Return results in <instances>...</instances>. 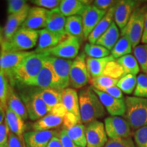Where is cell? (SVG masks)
Returning a JSON list of instances; mask_svg holds the SVG:
<instances>
[{
    "label": "cell",
    "instance_id": "obj_1",
    "mask_svg": "<svg viewBox=\"0 0 147 147\" xmlns=\"http://www.w3.org/2000/svg\"><path fill=\"white\" fill-rule=\"evenodd\" d=\"M47 56L45 53H34L24 59L8 78L10 85L12 87L16 84L30 86L39 74Z\"/></svg>",
    "mask_w": 147,
    "mask_h": 147
},
{
    "label": "cell",
    "instance_id": "obj_2",
    "mask_svg": "<svg viewBox=\"0 0 147 147\" xmlns=\"http://www.w3.org/2000/svg\"><path fill=\"white\" fill-rule=\"evenodd\" d=\"M78 97L82 123L88 125L106 115L105 108L91 86L80 90Z\"/></svg>",
    "mask_w": 147,
    "mask_h": 147
},
{
    "label": "cell",
    "instance_id": "obj_3",
    "mask_svg": "<svg viewBox=\"0 0 147 147\" xmlns=\"http://www.w3.org/2000/svg\"><path fill=\"white\" fill-rule=\"evenodd\" d=\"M126 111L125 119L133 129L147 126V99L127 96L125 99Z\"/></svg>",
    "mask_w": 147,
    "mask_h": 147
},
{
    "label": "cell",
    "instance_id": "obj_4",
    "mask_svg": "<svg viewBox=\"0 0 147 147\" xmlns=\"http://www.w3.org/2000/svg\"><path fill=\"white\" fill-rule=\"evenodd\" d=\"M38 31L20 28L8 41H3L1 51L19 52L29 50L36 47L38 42Z\"/></svg>",
    "mask_w": 147,
    "mask_h": 147
},
{
    "label": "cell",
    "instance_id": "obj_5",
    "mask_svg": "<svg viewBox=\"0 0 147 147\" xmlns=\"http://www.w3.org/2000/svg\"><path fill=\"white\" fill-rule=\"evenodd\" d=\"M147 6L138 7L131 14L127 24L121 30V36H125L129 39L132 47L139 45L144 32Z\"/></svg>",
    "mask_w": 147,
    "mask_h": 147
},
{
    "label": "cell",
    "instance_id": "obj_6",
    "mask_svg": "<svg viewBox=\"0 0 147 147\" xmlns=\"http://www.w3.org/2000/svg\"><path fill=\"white\" fill-rule=\"evenodd\" d=\"M91 76L88 71L85 53H81L72 61L69 72V85L74 89H82L90 82Z\"/></svg>",
    "mask_w": 147,
    "mask_h": 147
},
{
    "label": "cell",
    "instance_id": "obj_7",
    "mask_svg": "<svg viewBox=\"0 0 147 147\" xmlns=\"http://www.w3.org/2000/svg\"><path fill=\"white\" fill-rule=\"evenodd\" d=\"M80 40L76 37L67 36L56 47L45 51L48 56L70 59H75L78 55L80 47Z\"/></svg>",
    "mask_w": 147,
    "mask_h": 147
},
{
    "label": "cell",
    "instance_id": "obj_8",
    "mask_svg": "<svg viewBox=\"0 0 147 147\" xmlns=\"http://www.w3.org/2000/svg\"><path fill=\"white\" fill-rule=\"evenodd\" d=\"M104 127L110 139L127 138L131 136V127L122 117L113 116L107 117L104 119Z\"/></svg>",
    "mask_w": 147,
    "mask_h": 147
},
{
    "label": "cell",
    "instance_id": "obj_9",
    "mask_svg": "<svg viewBox=\"0 0 147 147\" xmlns=\"http://www.w3.org/2000/svg\"><path fill=\"white\" fill-rule=\"evenodd\" d=\"M47 59L50 61L54 69L57 79L59 89L63 91L67 89L69 85V72L72 61L48 55Z\"/></svg>",
    "mask_w": 147,
    "mask_h": 147
},
{
    "label": "cell",
    "instance_id": "obj_10",
    "mask_svg": "<svg viewBox=\"0 0 147 147\" xmlns=\"http://www.w3.org/2000/svg\"><path fill=\"white\" fill-rule=\"evenodd\" d=\"M27 51H0V69L4 71L8 79L10 78L14 69L21 63L24 59L34 53Z\"/></svg>",
    "mask_w": 147,
    "mask_h": 147
},
{
    "label": "cell",
    "instance_id": "obj_11",
    "mask_svg": "<svg viewBox=\"0 0 147 147\" xmlns=\"http://www.w3.org/2000/svg\"><path fill=\"white\" fill-rule=\"evenodd\" d=\"M87 147H104L108 142L104 123L95 121L86 126Z\"/></svg>",
    "mask_w": 147,
    "mask_h": 147
},
{
    "label": "cell",
    "instance_id": "obj_12",
    "mask_svg": "<svg viewBox=\"0 0 147 147\" xmlns=\"http://www.w3.org/2000/svg\"><path fill=\"white\" fill-rule=\"evenodd\" d=\"M29 118L32 121H38L49 113V110L43 100L37 92L23 97Z\"/></svg>",
    "mask_w": 147,
    "mask_h": 147
},
{
    "label": "cell",
    "instance_id": "obj_13",
    "mask_svg": "<svg viewBox=\"0 0 147 147\" xmlns=\"http://www.w3.org/2000/svg\"><path fill=\"white\" fill-rule=\"evenodd\" d=\"M141 1L135 0H122L119 1L116 5L114 19L115 23L121 30L127 24L131 14L136 9L140 7Z\"/></svg>",
    "mask_w": 147,
    "mask_h": 147
},
{
    "label": "cell",
    "instance_id": "obj_14",
    "mask_svg": "<svg viewBox=\"0 0 147 147\" xmlns=\"http://www.w3.org/2000/svg\"><path fill=\"white\" fill-rule=\"evenodd\" d=\"M39 87L40 89H59L56 74L49 60L46 57L45 61L39 74L30 84V87Z\"/></svg>",
    "mask_w": 147,
    "mask_h": 147
},
{
    "label": "cell",
    "instance_id": "obj_15",
    "mask_svg": "<svg viewBox=\"0 0 147 147\" xmlns=\"http://www.w3.org/2000/svg\"><path fill=\"white\" fill-rule=\"evenodd\" d=\"M107 11L98 9L93 5H88L81 14L83 25L84 39H87Z\"/></svg>",
    "mask_w": 147,
    "mask_h": 147
},
{
    "label": "cell",
    "instance_id": "obj_16",
    "mask_svg": "<svg viewBox=\"0 0 147 147\" xmlns=\"http://www.w3.org/2000/svg\"><path fill=\"white\" fill-rule=\"evenodd\" d=\"M58 130L30 131L23 135L26 147H47L53 137L59 136Z\"/></svg>",
    "mask_w": 147,
    "mask_h": 147
},
{
    "label": "cell",
    "instance_id": "obj_17",
    "mask_svg": "<svg viewBox=\"0 0 147 147\" xmlns=\"http://www.w3.org/2000/svg\"><path fill=\"white\" fill-rule=\"evenodd\" d=\"M93 91L98 96L101 102L107 112L113 117L124 116L126 111L124 99H117L106 94L104 92L98 91L93 87Z\"/></svg>",
    "mask_w": 147,
    "mask_h": 147
},
{
    "label": "cell",
    "instance_id": "obj_18",
    "mask_svg": "<svg viewBox=\"0 0 147 147\" xmlns=\"http://www.w3.org/2000/svg\"><path fill=\"white\" fill-rule=\"evenodd\" d=\"M38 47L34 51L35 53H44L49 49L56 47L68 36L67 35L56 34L46 29L38 30Z\"/></svg>",
    "mask_w": 147,
    "mask_h": 147
},
{
    "label": "cell",
    "instance_id": "obj_19",
    "mask_svg": "<svg viewBox=\"0 0 147 147\" xmlns=\"http://www.w3.org/2000/svg\"><path fill=\"white\" fill-rule=\"evenodd\" d=\"M48 13L49 10L45 8L40 7L31 8L21 28L37 31V29L45 27Z\"/></svg>",
    "mask_w": 147,
    "mask_h": 147
},
{
    "label": "cell",
    "instance_id": "obj_20",
    "mask_svg": "<svg viewBox=\"0 0 147 147\" xmlns=\"http://www.w3.org/2000/svg\"><path fill=\"white\" fill-rule=\"evenodd\" d=\"M30 8L29 7L17 14H9L3 30V41H8L10 40L14 34L20 29V27H21L26 19Z\"/></svg>",
    "mask_w": 147,
    "mask_h": 147
},
{
    "label": "cell",
    "instance_id": "obj_21",
    "mask_svg": "<svg viewBox=\"0 0 147 147\" xmlns=\"http://www.w3.org/2000/svg\"><path fill=\"white\" fill-rule=\"evenodd\" d=\"M66 18L59 8L49 10L45 28L56 34L67 35L65 32Z\"/></svg>",
    "mask_w": 147,
    "mask_h": 147
},
{
    "label": "cell",
    "instance_id": "obj_22",
    "mask_svg": "<svg viewBox=\"0 0 147 147\" xmlns=\"http://www.w3.org/2000/svg\"><path fill=\"white\" fill-rule=\"evenodd\" d=\"M61 102L67 110V113L74 115L79 120L81 121L79 106V97L74 89L67 88L62 91Z\"/></svg>",
    "mask_w": 147,
    "mask_h": 147
},
{
    "label": "cell",
    "instance_id": "obj_23",
    "mask_svg": "<svg viewBox=\"0 0 147 147\" xmlns=\"http://www.w3.org/2000/svg\"><path fill=\"white\" fill-rule=\"evenodd\" d=\"M117 4H115L114 6L112 7L111 8H110L109 10L107 11L106 14L104 15V17L101 19V21L99 22L98 24L97 25V26L95 27V29L93 30V32L91 33V34H90L89 37H88L87 39L89 40L90 44L96 43L97 40L100 38V36H102L108 28H109L110 25H111V24L113 23L114 15H115V11Z\"/></svg>",
    "mask_w": 147,
    "mask_h": 147
},
{
    "label": "cell",
    "instance_id": "obj_24",
    "mask_svg": "<svg viewBox=\"0 0 147 147\" xmlns=\"http://www.w3.org/2000/svg\"><path fill=\"white\" fill-rule=\"evenodd\" d=\"M5 113V123L10 129V131L15 134L21 139H23V135L26 129L25 121L9 108H6Z\"/></svg>",
    "mask_w": 147,
    "mask_h": 147
},
{
    "label": "cell",
    "instance_id": "obj_25",
    "mask_svg": "<svg viewBox=\"0 0 147 147\" xmlns=\"http://www.w3.org/2000/svg\"><path fill=\"white\" fill-rule=\"evenodd\" d=\"M91 1L81 0H62L61 1L59 9L65 17L76 15L80 16L85 7L91 4Z\"/></svg>",
    "mask_w": 147,
    "mask_h": 147
},
{
    "label": "cell",
    "instance_id": "obj_26",
    "mask_svg": "<svg viewBox=\"0 0 147 147\" xmlns=\"http://www.w3.org/2000/svg\"><path fill=\"white\" fill-rule=\"evenodd\" d=\"M119 29L115 22H113L109 28L97 40L95 44L102 46L110 51L119 40Z\"/></svg>",
    "mask_w": 147,
    "mask_h": 147
},
{
    "label": "cell",
    "instance_id": "obj_27",
    "mask_svg": "<svg viewBox=\"0 0 147 147\" xmlns=\"http://www.w3.org/2000/svg\"><path fill=\"white\" fill-rule=\"evenodd\" d=\"M7 106L16 115L21 117L24 121L28 118V114L25 104L22 102L17 93L14 91L13 87L10 86L7 100Z\"/></svg>",
    "mask_w": 147,
    "mask_h": 147
},
{
    "label": "cell",
    "instance_id": "obj_28",
    "mask_svg": "<svg viewBox=\"0 0 147 147\" xmlns=\"http://www.w3.org/2000/svg\"><path fill=\"white\" fill-rule=\"evenodd\" d=\"M113 60H115V59L112 55L100 59L87 57L86 59V63L90 76L93 78L102 76L107 63Z\"/></svg>",
    "mask_w": 147,
    "mask_h": 147
},
{
    "label": "cell",
    "instance_id": "obj_29",
    "mask_svg": "<svg viewBox=\"0 0 147 147\" xmlns=\"http://www.w3.org/2000/svg\"><path fill=\"white\" fill-rule=\"evenodd\" d=\"M63 118L49 113L32 124L34 131H47L57 128L63 124Z\"/></svg>",
    "mask_w": 147,
    "mask_h": 147
},
{
    "label": "cell",
    "instance_id": "obj_30",
    "mask_svg": "<svg viewBox=\"0 0 147 147\" xmlns=\"http://www.w3.org/2000/svg\"><path fill=\"white\" fill-rule=\"evenodd\" d=\"M65 32L68 36L76 37L80 40L83 39V25L81 16H71L66 18Z\"/></svg>",
    "mask_w": 147,
    "mask_h": 147
},
{
    "label": "cell",
    "instance_id": "obj_31",
    "mask_svg": "<svg viewBox=\"0 0 147 147\" xmlns=\"http://www.w3.org/2000/svg\"><path fill=\"white\" fill-rule=\"evenodd\" d=\"M37 93L47 104L49 112L51 109L61 102L62 91L55 89H44L37 91Z\"/></svg>",
    "mask_w": 147,
    "mask_h": 147
},
{
    "label": "cell",
    "instance_id": "obj_32",
    "mask_svg": "<svg viewBox=\"0 0 147 147\" xmlns=\"http://www.w3.org/2000/svg\"><path fill=\"white\" fill-rule=\"evenodd\" d=\"M67 134L70 140L79 147H87L86 127L80 123L67 129Z\"/></svg>",
    "mask_w": 147,
    "mask_h": 147
},
{
    "label": "cell",
    "instance_id": "obj_33",
    "mask_svg": "<svg viewBox=\"0 0 147 147\" xmlns=\"http://www.w3.org/2000/svg\"><path fill=\"white\" fill-rule=\"evenodd\" d=\"M132 48L129 39L125 36H122L110 51V53L114 58L118 59L121 57L129 55L131 53Z\"/></svg>",
    "mask_w": 147,
    "mask_h": 147
},
{
    "label": "cell",
    "instance_id": "obj_34",
    "mask_svg": "<svg viewBox=\"0 0 147 147\" xmlns=\"http://www.w3.org/2000/svg\"><path fill=\"white\" fill-rule=\"evenodd\" d=\"M122 66L125 74H133L136 76L140 72V65L134 55L131 54L125 55L117 60Z\"/></svg>",
    "mask_w": 147,
    "mask_h": 147
},
{
    "label": "cell",
    "instance_id": "obj_35",
    "mask_svg": "<svg viewBox=\"0 0 147 147\" xmlns=\"http://www.w3.org/2000/svg\"><path fill=\"white\" fill-rule=\"evenodd\" d=\"M137 84V77L133 74H125L118 80L117 87L125 94L133 93Z\"/></svg>",
    "mask_w": 147,
    "mask_h": 147
},
{
    "label": "cell",
    "instance_id": "obj_36",
    "mask_svg": "<svg viewBox=\"0 0 147 147\" xmlns=\"http://www.w3.org/2000/svg\"><path fill=\"white\" fill-rule=\"evenodd\" d=\"M84 53L90 58L100 59L110 56V51L96 44L87 43L84 48Z\"/></svg>",
    "mask_w": 147,
    "mask_h": 147
},
{
    "label": "cell",
    "instance_id": "obj_37",
    "mask_svg": "<svg viewBox=\"0 0 147 147\" xmlns=\"http://www.w3.org/2000/svg\"><path fill=\"white\" fill-rule=\"evenodd\" d=\"M118 80H117V79L111 78L110 77L102 75L96 78H91L90 83L91 84V87H93L94 89L102 91L107 88L117 86Z\"/></svg>",
    "mask_w": 147,
    "mask_h": 147
},
{
    "label": "cell",
    "instance_id": "obj_38",
    "mask_svg": "<svg viewBox=\"0 0 147 147\" xmlns=\"http://www.w3.org/2000/svg\"><path fill=\"white\" fill-rule=\"evenodd\" d=\"M103 76L119 80L125 75L123 68L117 61L113 60L108 62L102 73Z\"/></svg>",
    "mask_w": 147,
    "mask_h": 147
},
{
    "label": "cell",
    "instance_id": "obj_39",
    "mask_svg": "<svg viewBox=\"0 0 147 147\" xmlns=\"http://www.w3.org/2000/svg\"><path fill=\"white\" fill-rule=\"evenodd\" d=\"M10 86L8 79L5 76L4 71L0 69V105L4 110L8 108L7 100H8V95Z\"/></svg>",
    "mask_w": 147,
    "mask_h": 147
},
{
    "label": "cell",
    "instance_id": "obj_40",
    "mask_svg": "<svg viewBox=\"0 0 147 147\" xmlns=\"http://www.w3.org/2000/svg\"><path fill=\"white\" fill-rule=\"evenodd\" d=\"M134 54L140 67L143 72L147 74V45H140L134 48Z\"/></svg>",
    "mask_w": 147,
    "mask_h": 147
},
{
    "label": "cell",
    "instance_id": "obj_41",
    "mask_svg": "<svg viewBox=\"0 0 147 147\" xmlns=\"http://www.w3.org/2000/svg\"><path fill=\"white\" fill-rule=\"evenodd\" d=\"M135 97L147 99V74H140L137 77V84L134 90Z\"/></svg>",
    "mask_w": 147,
    "mask_h": 147
},
{
    "label": "cell",
    "instance_id": "obj_42",
    "mask_svg": "<svg viewBox=\"0 0 147 147\" xmlns=\"http://www.w3.org/2000/svg\"><path fill=\"white\" fill-rule=\"evenodd\" d=\"M7 11L9 14L19 13L26 8H29L27 1L24 0H9L7 1Z\"/></svg>",
    "mask_w": 147,
    "mask_h": 147
},
{
    "label": "cell",
    "instance_id": "obj_43",
    "mask_svg": "<svg viewBox=\"0 0 147 147\" xmlns=\"http://www.w3.org/2000/svg\"><path fill=\"white\" fill-rule=\"evenodd\" d=\"M134 138L138 147H147V126L136 130Z\"/></svg>",
    "mask_w": 147,
    "mask_h": 147
},
{
    "label": "cell",
    "instance_id": "obj_44",
    "mask_svg": "<svg viewBox=\"0 0 147 147\" xmlns=\"http://www.w3.org/2000/svg\"><path fill=\"white\" fill-rule=\"evenodd\" d=\"M104 147H136L131 137L122 139H110Z\"/></svg>",
    "mask_w": 147,
    "mask_h": 147
},
{
    "label": "cell",
    "instance_id": "obj_45",
    "mask_svg": "<svg viewBox=\"0 0 147 147\" xmlns=\"http://www.w3.org/2000/svg\"><path fill=\"white\" fill-rule=\"evenodd\" d=\"M31 2L38 5L40 8H44L46 10L50 9L51 10L58 8V6H59L60 5L61 1L59 0H34Z\"/></svg>",
    "mask_w": 147,
    "mask_h": 147
},
{
    "label": "cell",
    "instance_id": "obj_46",
    "mask_svg": "<svg viewBox=\"0 0 147 147\" xmlns=\"http://www.w3.org/2000/svg\"><path fill=\"white\" fill-rule=\"evenodd\" d=\"M10 129L5 121L0 124V147L8 146Z\"/></svg>",
    "mask_w": 147,
    "mask_h": 147
},
{
    "label": "cell",
    "instance_id": "obj_47",
    "mask_svg": "<svg viewBox=\"0 0 147 147\" xmlns=\"http://www.w3.org/2000/svg\"><path fill=\"white\" fill-rule=\"evenodd\" d=\"M82 123L81 121L79 120L74 114L67 113L63 118V129H69L77 124Z\"/></svg>",
    "mask_w": 147,
    "mask_h": 147
},
{
    "label": "cell",
    "instance_id": "obj_48",
    "mask_svg": "<svg viewBox=\"0 0 147 147\" xmlns=\"http://www.w3.org/2000/svg\"><path fill=\"white\" fill-rule=\"evenodd\" d=\"M93 5L98 9L102 10L108 11L110 8L117 4L118 1H113V0H95L93 1Z\"/></svg>",
    "mask_w": 147,
    "mask_h": 147
},
{
    "label": "cell",
    "instance_id": "obj_49",
    "mask_svg": "<svg viewBox=\"0 0 147 147\" xmlns=\"http://www.w3.org/2000/svg\"><path fill=\"white\" fill-rule=\"evenodd\" d=\"M59 138L61 142L63 147H79L74 143L68 137L67 134V130L66 129H63L59 134Z\"/></svg>",
    "mask_w": 147,
    "mask_h": 147
},
{
    "label": "cell",
    "instance_id": "obj_50",
    "mask_svg": "<svg viewBox=\"0 0 147 147\" xmlns=\"http://www.w3.org/2000/svg\"><path fill=\"white\" fill-rule=\"evenodd\" d=\"M8 147H26L24 139H21L15 134L10 132L8 138Z\"/></svg>",
    "mask_w": 147,
    "mask_h": 147
},
{
    "label": "cell",
    "instance_id": "obj_51",
    "mask_svg": "<svg viewBox=\"0 0 147 147\" xmlns=\"http://www.w3.org/2000/svg\"><path fill=\"white\" fill-rule=\"evenodd\" d=\"M49 113L51 114V115L57 116V117H62V118H64L66 113H67V110H66V108L62 102L58 104L57 105H56L54 106Z\"/></svg>",
    "mask_w": 147,
    "mask_h": 147
},
{
    "label": "cell",
    "instance_id": "obj_52",
    "mask_svg": "<svg viewBox=\"0 0 147 147\" xmlns=\"http://www.w3.org/2000/svg\"><path fill=\"white\" fill-rule=\"evenodd\" d=\"M102 92H104L106 94L110 95L111 97H115L117 99H123V92L119 89L117 86L115 87H112L110 88L104 89Z\"/></svg>",
    "mask_w": 147,
    "mask_h": 147
},
{
    "label": "cell",
    "instance_id": "obj_53",
    "mask_svg": "<svg viewBox=\"0 0 147 147\" xmlns=\"http://www.w3.org/2000/svg\"><path fill=\"white\" fill-rule=\"evenodd\" d=\"M47 147H63L59 136L53 137L51 142H49V144H48Z\"/></svg>",
    "mask_w": 147,
    "mask_h": 147
},
{
    "label": "cell",
    "instance_id": "obj_54",
    "mask_svg": "<svg viewBox=\"0 0 147 147\" xmlns=\"http://www.w3.org/2000/svg\"><path fill=\"white\" fill-rule=\"evenodd\" d=\"M141 42H142V43L143 44V45H147V14L146 16V19H145L144 32H143V34H142Z\"/></svg>",
    "mask_w": 147,
    "mask_h": 147
},
{
    "label": "cell",
    "instance_id": "obj_55",
    "mask_svg": "<svg viewBox=\"0 0 147 147\" xmlns=\"http://www.w3.org/2000/svg\"><path fill=\"white\" fill-rule=\"evenodd\" d=\"M5 110L2 107H1V105H0V124L2 123H3V121H5Z\"/></svg>",
    "mask_w": 147,
    "mask_h": 147
},
{
    "label": "cell",
    "instance_id": "obj_56",
    "mask_svg": "<svg viewBox=\"0 0 147 147\" xmlns=\"http://www.w3.org/2000/svg\"><path fill=\"white\" fill-rule=\"evenodd\" d=\"M3 29L0 27V45L2 44L3 42Z\"/></svg>",
    "mask_w": 147,
    "mask_h": 147
},
{
    "label": "cell",
    "instance_id": "obj_57",
    "mask_svg": "<svg viewBox=\"0 0 147 147\" xmlns=\"http://www.w3.org/2000/svg\"><path fill=\"white\" fill-rule=\"evenodd\" d=\"M3 147H8V146H3Z\"/></svg>",
    "mask_w": 147,
    "mask_h": 147
}]
</instances>
